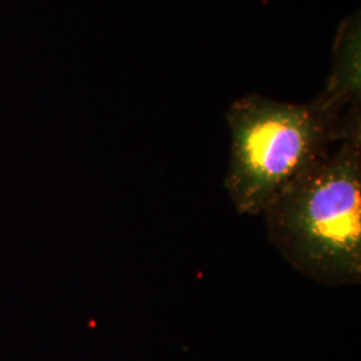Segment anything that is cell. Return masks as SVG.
I'll use <instances>...</instances> for the list:
<instances>
[{"mask_svg":"<svg viewBox=\"0 0 361 361\" xmlns=\"http://www.w3.org/2000/svg\"><path fill=\"white\" fill-rule=\"evenodd\" d=\"M262 216L293 269L319 284H360L361 126L288 183Z\"/></svg>","mask_w":361,"mask_h":361,"instance_id":"obj_1","label":"cell"},{"mask_svg":"<svg viewBox=\"0 0 361 361\" xmlns=\"http://www.w3.org/2000/svg\"><path fill=\"white\" fill-rule=\"evenodd\" d=\"M334 70L322 97L340 107L360 106V16L352 15L338 30Z\"/></svg>","mask_w":361,"mask_h":361,"instance_id":"obj_3","label":"cell"},{"mask_svg":"<svg viewBox=\"0 0 361 361\" xmlns=\"http://www.w3.org/2000/svg\"><path fill=\"white\" fill-rule=\"evenodd\" d=\"M232 135L225 189L243 216H262L288 183L361 125V107L343 109L322 95L308 104L250 94L226 114Z\"/></svg>","mask_w":361,"mask_h":361,"instance_id":"obj_2","label":"cell"}]
</instances>
